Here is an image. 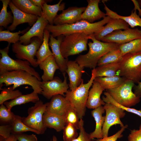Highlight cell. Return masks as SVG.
I'll list each match as a JSON object with an SVG mask.
<instances>
[{
  "label": "cell",
  "mask_w": 141,
  "mask_h": 141,
  "mask_svg": "<svg viewBox=\"0 0 141 141\" xmlns=\"http://www.w3.org/2000/svg\"><path fill=\"white\" fill-rule=\"evenodd\" d=\"M50 34V32L45 29L43 42L37 51L36 56L38 64L48 57L51 55H53L49 49V44Z\"/></svg>",
  "instance_id": "31"
},
{
  "label": "cell",
  "mask_w": 141,
  "mask_h": 141,
  "mask_svg": "<svg viewBox=\"0 0 141 141\" xmlns=\"http://www.w3.org/2000/svg\"><path fill=\"white\" fill-rule=\"evenodd\" d=\"M42 42L38 37H34L27 45L22 44L19 42L13 44L12 50L17 59L27 61L31 65L36 67L38 64L35 57Z\"/></svg>",
  "instance_id": "9"
},
{
  "label": "cell",
  "mask_w": 141,
  "mask_h": 141,
  "mask_svg": "<svg viewBox=\"0 0 141 141\" xmlns=\"http://www.w3.org/2000/svg\"><path fill=\"white\" fill-rule=\"evenodd\" d=\"M48 22L42 15L38 17L37 21L32 27L23 35L20 36L19 42L27 45L31 42L32 38L38 37L43 42L44 30Z\"/></svg>",
  "instance_id": "15"
},
{
  "label": "cell",
  "mask_w": 141,
  "mask_h": 141,
  "mask_svg": "<svg viewBox=\"0 0 141 141\" xmlns=\"http://www.w3.org/2000/svg\"><path fill=\"white\" fill-rule=\"evenodd\" d=\"M66 74V72L62 73L64 79L63 81L58 77H54L50 81H41V94L48 99L51 98L53 96L57 95L65 96L64 94L68 91L69 88Z\"/></svg>",
  "instance_id": "11"
},
{
  "label": "cell",
  "mask_w": 141,
  "mask_h": 141,
  "mask_svg": "<svg viewBox=\"0 0 141 141\" xmlns=\"http://www.w3.org/2000/svg\"><path fill=\"white\" fill-rule=\"evenodd\" d=\"M60 0L56 4L52 5L48 4L47 3L44 4L42 7V16L51 25H53L54 21L57 15L58 11H63L65 8V3L62 2Z\"/></svg>",
  "instance_id": "27"
},
{
  "label": "cell",
  "mask_w": 141,
  "mask_h": 141,
  "mask_svg": "<svg viewBox=\"0 0 141 141\" xmlns=\"http://www.w3.org/2000/svg\"><path fill=\"white\" fill-rule=\"evenodd\" d=\"M127 125H126L121 127L120 129L114 134L102 139H94L96 141H116L118 139L122 138L123 136L122 133L126 128H127Z\"/></svg>",
  "instance_id": "44"
},
{
  "label": "cell",
  "mask_w": 141,
  "mask_h": 141,
  "mask_svg": "<svg viewBox=\"0 0 141 141\" xmlns=\"http://www.w3.org/2000/svg\"><path fill=\"white\" fill-rule=\"evenodd\" d=\"M119 67V62L98 66L95 68L96 77H111L117 75Z\"/></svg>",
  "instance_id": "32"
},
{
  "label": "cell",
  "mask_w": 141,
  "mask_h": 141,
  "mask_svg": "<svg viewBox=\"0 0 141 141\" xmlns=\"http://www.w3.org/2000/svg\"><path fill=\"white\" fill-rule=\"evenodd\" d=\"M115 31L103 38V42L115 43L120 45L133 40L141 38V30L138 28H130Z\"/></svg>",
  "instance_id": "13"
},
{
  "label": "cell",
  "mask_w": 141,
  "mask_h": 141,
  "mask_svg": "<svg viewBox=\"0 0 141 141\" xmlns=\"http://www.w3.org/2000/svg\"><path fill=\"white\" fill-rule=\"evenodd\" d=\"M9 124L11 126L12 134L15 135L27 131L33 132L38 134H40L38 131L30 128L25 124L22 122V117L18 115H15L14 120Z\"/></svg>",
  "instance_id": "33"
},
{
  "label": "cell",
  "mask_w": 141,
  "mask_h": 141,
  "mask_svg": "<svg viewBox=\"0 0 141 141\" xmlns=\"http://www.w3.org/2000/svg\"><path fill=\"white\" fill-rule=\"evenodd\" d=\"M134 84L132 80L126 79L118 87L106 90V91L118 103L125 107H130L140 101V98L132 91Z\"/></svg>",
  "instance_id": "8"
},
{
  "label": "cell",
  "mask_w": 141,
  "mask_h": 141,
  "mask_svg": "<svg viewBox=\"0 0 141 141\" xmlns=\"http://www.w3.org/2000/svg\"><path fill=\"white\" fill-rule=\"evenodd\" d=\"M102 2L104 5V9L106 11L107 16H109L112 18L122 19L132 28L136 26H139L141 27V18L137 14L136 10H133L130 15L128 16L120 15L110 9L105 4L104 1H102Z\"/></svg>",
  "instance_id": "26"
},
{
  "label": "cell",
  "mask_w": 141,
  "mask_h": 141,
  "mask_svg": "<svg viewBox=\"0 0 141 141\" xmlns=\"http://www.w3.org/2000/svg\"><path fill=\"white\" fill-rule=\"evenodd\" d=\"M122 55L128 53H134L141 52V38L133 40L128 43L119 45Z\"/></svg>",
  "instance_id": "36"
},
{
  "label": "cell",
  "mask_w": 141,
  "mask_h": 141,
  "mask_svg": "<svg viewBox=\"0 0 141 141\" xmlns=\"http://www.w3.org/2000/svg\"><path fill=\"white\" fill-rule=\"evenodd\" d=\"M126 79L118 75L111 77H96L94 81L98 83L105 90L116 88Z\"/></svg>",
  "instance_id": "30"
},
{
  "label": "cell",
  "mask_w": 141,
  "mask_h": 141,
  "mask_svg": "<svg viewBox=\"0 0 141 141\" xmlns=\"http://www.w3.org/2000/svg\"><path fill=\"white\" fill-rule=\"evenodd\" d=\"M15 115L11 111L9 110L4 105H1L0 106V121L1 123L9 124L14 120Z\"/></svg>",
  "instance_id": "42"
},
{
  "label": "cell",
  "mask_w": 141,
  "mask_h": 141,
  "mask_svg": "<svg viewBox=\"0 0 141 141\" xmlns=\"http://www.w3.org/2000/svg\"><path fill=\"white\" fill-rule=\"evenodd\" d=\"M134 87L135 94L138 97L141 98V81L139 82L137 85H135Z\"/></svg>",
  "instance_id": "49"
},
{
  "label": "cell",
  "mask_w": 141,
  "mask_h": 141,
  "mask_svg": "<svg viewBox=\"0 0 141 141\" xmlns=\"http://www.w3.org/2000/svg\"><path fill=\"white\" fill-rule=\"evenodd\" d=\"M40 69L43 71L41 79L43 81H46L53 79L56 70L59 69L53 55L48 57L38 64Z\"/></svg>",
  "instance_id": "23"
},
{
  "label": "cell",
  "mask_w": 141,
  "mask_h": 141,
  "mask_svg": "<svg viewBox=\"0 0 141 141\" xmlns=\"http://www.w3.org/2000/svg\"><path fill=\"white\" fill-rule=\"evenodd\" d=\"M0 94V104H3L7 101L15 99L22 95V93L18 90H14L12 86L2 89Z\"/></svg>",
  "instance_id": "38"
},
{
  "label": "cell",
  "mask_w": 141,
  "mask_h": 141,
  "mask_svg": "<svg viewBox=\"0 0 141 141\" xmlns=\"http://www.w3.org/2000/svg\"><path fill=\"white\" fill-rule=\"evenodd\" d=\"M38 94L33 91L32 92L26 95H23L18 97L15 99L9 101H6L4 105L10 111L12 107L16 105L25 104L29 102L35 103L39 101Z\"/></svg>",
  "instance_id": "29"
},
{
  "label": "cell",
  "mask_w": 141,
  "mask_h": 141,
  "mask_svg": "<svg viewBox=\"0 0 141 141\" xmlns=\"http://www.w3.org/2000/svg\"><path fill=\"white\" fill-rule=\"evenodd\" d=\"M95 68L92 70L91 76L88 82L84 83L83 79L80 85L72 90H68L65 97L77 111L80 119L84 116L89 89L96 77Z\"/></svg>",
  "instance_id": "3"
},
{
  "label": "cell",
  "mask_w": 141,
  "mask_h": 141,
  "mask_svg": "<svg viewBox=\"0 0 141 141\" xmlns=\"http://www.w3.org/2000/svg\"><path fill=\"white\" fill-rule=\"evenodd\" d=\"M18 141H37L36 136L34 134L28 135L24 133L14 135Z\"/></svg>",
  "instance_id": "46"
},
{
  "label": "cell",
  "mask_w": 141,
  "mask_h": 141,
  "mask_svg": "<svg viewBox=\"0 0 141 141\" xmlns=\"http://www.w3.org/2000/svg\"><path fill=\"white\" fill-rule=\"evenodd\" d=\"M89 39L92 42L88 43L89 51L86 54L78 56L75 61L80 66L90 69H95L99 59L108 52L118 48L119 45L115 43H106L97 40L93 34L90 35Z\"/></svg>",
  "instance_id": "2"
},
{
  "label": "cell",
  "mask_w": 141,
  "mask_h": 141,
  "mask_svg": "<svg viewBox=\"0 0 141 141\" xmlns=\"http://www.w3.org/2000/svg\"><path fill=\"white\" fill-rule=\"evenodd\" d=\"M51 141H57V139L56 137L54 135L53 136L52 140Z\"/></svg>",
  "instance_id": "52"
},
{
  "label": "cell",
  "mask_w": 141,
  "mask_h": 141,
  "mask_svg": "<svg viewBox=\"0 0 141 141\" xmlns=\"http://www.w3.org/2000/svg\"><path fill=\"white\" fill-rule=\"evenodd\" d=\"M140 7L141 8V0H137Z\"/></svg>",
  "instance_id": "53"
},
{
  "label": "cell",
  "mask_w": 141,
  "mask_h": 141,
  "mask_svg": "<svg viewBox=\"0 0 141 141\" xmlns=\"http://www.w3.org/2000/svg\"><path fill=\"white\" fill-rule=\"evenodd\" d=\"M129 26L122 19L111 18L99 32L93 35L97 40L101 41L105 36L113 32L118 30L126 29L129 28Z\"/></svg>",
  "instance_id": "22"
},
{
  "label": "cell",
  "mask_w": 141,
  "mask_h": 141,
  "mask_svg": "<svg viewBox=\"0 0 141 141\" xmlns=\"http://www.w3.org/2000/svg\"><path fill=\"white\" fill-rule=\"evenodd\" d=\"M48 102L44 103L41 100L28 108V115L22 117V121L26 125L39 132L40 134L45 132L46 128L43 122V116L46 111Z\"/></svg>",
  "instance_id": "10"
},
{
  "label": "cell",
  "mask_w": 141,
  "mask_h": 141,
  "mask_svg": "<svg viewBox=\"0 0 141 141\" xmlns=\"http://www.w3.org/2000/svg\"><path fill=\"white\" fill-rule=\"evenodd\" d=\"M90 35L84 33H74L64 36L60 45L61 54L65 58L87 50Z\"/></svg>",
  "instance_id": "7"
},
{
  "label": "cell",
  "mask_w": 141,
  "mask_h": 141,
  "mask_svg": "<svg viewBox=\"0 0 141 141\" xmlns=\"http://www.w3.org/2000/svg\"><path fill=\"white\" fill-rule=\"evenodd\" d=\"M87 1L88 5L82 14V20L93 23L95 21L106 16L105 13L101 11L99 8L100 0H87Z\"/></svg>",
  "instance_id": "20"
},
{
  "label": "cell",
  "mask_w": 141,
  "mask_h": 141,
  "mask_svg": "<svg viewBox=\"0 0 141 141\" xmlns=\"http://www.w3.org/2000/svg\"><path fill=\"white\" fill-rule=\"evenodd\" d=\"M8 5L13 16V23L7 27L10 31L14 30L18 25L24 23H28L33 25L37 20L39 16L25 13L18 8L11 1Z\"/></svg>",
  "instance_id": "16"
},
{
  "label": "cell",
  "mask_w": 141,
  "mask_h": 141,
  "mask_svg": "<svg viewBox=\"0 0 141 141\" xmlns=\"http://www.w3.org/2000/svg\"><path fill=\"white\" fill-rule=\"evenodd\" d=\"M41 82L36 77L23 70L8 72L0 75V90L3 84L6 86L12 85L14 90L21 85H28L33 91L41 94Z\"/></svg>",
  "instance_id": "4"
},
{
  "label": "cell",
  "mask_w": 141,
  "mask_h": 141,
  "mask_svg": "<svg viewBox=\"0 0 141 141\" xmlns=\"http://www.w3.org/2000/svg\"><path fill=\"white\" fill-rule=\"evenodd\" d=\"M105 89L98 82L94 80L92 87L89 90L86 107L90 109H95L105 103L101 98V95Z\"/></svg>",
  "instance_id": "21"
},
{
  "label": "cell",
  "mask_w": 141,
  "mask_h": 141,
  "mask_svg": "<svg viewBox=\"0 0 141 141\" xmlns=\"http://www.w3.org/2000/svg\"><path fill=\"white\" fill-rule=\"evenodd\" d=\"M31 2L34 5L42 8L44 4L51 1V0H30Z\"/></svg>",
  "instance_id": "48"
},
{
  "label": "cell",
  "mask_w": 141,
  "mask_h": 141,
  "mask_svg": "<svg viewBox=\"0 0 141 141\" xmlns=\"http://www.w3.org/2000/svg\"><path fill=\"white\" fill-rule=\"evenodd\" d=\"M123 56L119 48L111 51L103 56L98 61V66L108 64L119 62Z\"/></svg>",
  "instance_id": "34"
},
{
  "label": "cell",
  "mask_w": 141,
  "mask_h": 141,
  "mask_svg": "<svg viewBox=\"0 0 141 141\" xmlns=\"http://www.w3.org/2000/svg\"><path fill=\"white\" fill-rule=\"evenodd\" d=\"M10 44L0 50V75L8 72L23 70L28 72L41 81V77L35 69L31 66L27 61L17 59L15 60L8 55Z\"/></svg>",
  "instance_id": "6"
},
{
  "label": "cell",
  "mask_w": 141,
  "mask_h": 141,
  "mask_svg": "<svg viewBox=\"0 0 141 141\" xmlns=\"http://www.w3.org/2000/svg\"><path fill=\"white\" fill-rule=\"evenodd\" d=\"M105 96H103L102 99L106 103H110L119 107L124 111L136 115L141 118V110H138L130 107H125L120 104L116 102L107 92L104 93Z\"/></svg>",
  "instance_id": "40"
},
{
  "label": "cell",
  "mask_w": 141,
  "mask_h": 141,
  "mask_svg": "<svg viewBox=\"0 0 141 141\" xmlns=\"http://www.w3.org/2000/svg\"><path fill=\"white\" fill-rule=\"evenodd\" d=\"M2 3V7L0 13V26L6 28L10 24H12L13 16L11 11H7V7L10 0H1Z\"/></svg>",
  "instance_id": "35"
},
{
  "label": "cell",
  "mask_w": 141,
  "mask_h": 141,
  "mask_svg": "<svg viewBox=\"0 0 141 141\" xmlns=\"http://www.w3.org/2000/svg\"><path fill=\"white\" fill-rule=\"evenodd\" d=\"M27 30V29L18 32H13L8 30L0 31V41H6L8 44H13L19 42L20 36L19 34L24 33Z\"/></svg>",
  "instance_id": "37"
},
{
  "label": "cell",
  "mask_w": 141,
  "mask_h": 141,
  "mask_svg": "<svg viewBox=\"0 0 141 141\" xmlns=\"http://www.w3.org/2000/svg\"><path fill=\"white\" fill-rule=\"evenodd\" d=\"M111 19L109 16H106L102 20L93 23L82 20L71 24L54 25L49 24L45 29L51 33L54 38L60 35L65 36L74 33H84L91 35L99 32Z\"/></svg>",
  "instance_id": "1"
},
{
  "label": "cell",
  "mask_w": 141,
  "mask_h": 141,
  "mask_svg": "<svg viewBox=\"0 0 141 141\" xmlns=\"http://www.w3.org/2000/svg\"><path fill=\"white\" fill-rule=\"evenodd\" d=\"M0 141H17V139L14 134H11L8 138L5 139L0 136Z\"/></svg>",
  "instance_id": "51"
},
{
  "label": "cell",
  "mask_w": 141,
  "mask_h": 141,
  "mask_svg": "<svg viewBox=\"0 0 141 141\" xmlns=\"http://www.w3.org/2000/svg\"><path fill=\"white\" fill-rule=\"evenodd\" d=\"M70 104L65 97L60 95L53 96L48 102L46 111L64 116Z\"/></svg>",
  "instance_id": "19"
},
{
  "label": "cell",
  "mask_w": 141,
  "mask_h": 141,
  "mask_svg": "<svg viewBox=\"0 0 141 141\" xmlns=\"http://www.w3.org/2000/svg\"><path fill=\"white\" fill-rule=\"evenodd\" d=\"M64 36L60 35L57 37V39L50 34L49 44L51 49L55 60L59 67V69L63 73L65 72L68 58H65L63 56L61 51L60 45Z\"/></svg>",
  "instance_id": "18"
},
{
  "label": "cell",
  "mask_w": 141,
  "mask_h": 141,
  "mask_svg": "<svg viewBox=\"0 0 141 141\" xmlns=\"http://www.w3.org/2000/svg\"><path fill=\"white\" fill-rule=\"evenodd\" d=\"M66 124H71L79 129L80 119L78 114L71 104L69 105L64 116Z\"/></svg>",
  "instance_id": "39"
},
{
  "label": "cell",
  "mask_w": 141,
  "mask_h": 141,
  "mask_svg": "<svg viewBox=\"0 0 141 141\" xmlns=\"http://www.w3.org/2000/svg\"><path fill=\"white\" fill-rule=\"evenodd\" d=\"M132 1L133 2L134 5V8L133 9V10H137L138 11L139 15L141 16V9L137 0H132Z\"/></svg>",
  "instance_id": "50"
},
{
  "label": "cell",
  "mask_w": 141,
  "mask_h": 141,
  "mask_svg": "<svg viewBox=\"0 0 141 141\" xmlns=\"http://www.w3.org/2000/svg\"><path fill=\"white\" fill-rule=\"evenodd\" d=\"M103 107L106 115L102 127L103 138L108 136L109 129L111 126L116 124L120 125L121 127L124 126L120 119L125 115L124 110L111 104L106 103Z\"/></svg>",
  "instance_id": "12"
},
{
  "label": "cell",
  "mask_w": 141,
  "mask_h": 141,
  "mask_svg": "<svg viewBox=\"0 0 141 141\" xmlns=\"http://www.w3.org/2000/svg\"><path fill=\"white\" fill-rule=\"evenodd\" d=\"M118 75L138 84L141 79V52L128 53L124 55L119 62Z\"/></svg>",
  "instance_id": "5"
},
{
  "label": "cell",
  "mask_w": 141,
  "mask_h": 141,
  "mask_svg": "<svg viewBox=\"0 0 141 141\" xmlns=\"http://www.w3.org/2000/svg\"><path fill=\"white\" fill-rule=\"evenodd\" d=\"M86 7H72L63 10L61 13L56 17L54 24L55 25L71 24L81 20L82 14Z\"/></svg>",
  "instance_id": "14"
},
{
  "label": "cell",
  "mask_w": 141,
  "mask_h": 141,
  "mask_svg": "<svg viewBox=\"0 0 141 141\" xmlns=\"http://www.w3.org/2000/svg\"><path fill=\"white\" fill-rule=\"evenodd\" d=\"M11 1L18 8L25 13L39 17L42 16V8L34 5L30 0H12Z\"/></svg>",
  "instance_id": "28"
},
{
  "label": "cell",
  "mask_w": 141,
  "mask_h": 141,
  "mask_svg": "<svg viewBox=\"0 0 141 141\" xmlns=\"http://www.w3.org/2000/svg\"><path fill=\"white\" fill-rule=\"evenodd\" d=\"M79 127L80 131L79 136L72 141H96L94 139H90L89 134L85 131L84 127V121L82 118L80 119Z\"/></svg>",
  "instance_id": "43"
},
{
  "label": "cell",
  "mask_w": 141,
  "mask_h": 141,
  "mask_svg": "<svg viewBox=\"0 0 141 141\" xmlns=\"http://www.w3.org/2000/svg\"><path fill=\"white\" fill-rule=\"evenodd\" d=\"M128 139V141H141V124L138 129L131 130Z\"/></svg>",
  "instance_id": "45"
},
{
  "label": "cell",
  "mask_w": 141,
  "mask_h": 141,
  "mask_svg": "<svg viewBox=\"0 0 141 141\" xmlns=\"http://www.w3.org/2000/svg\"><path fill=\"white\" fill-rule=\"evenodd\" d=\"M77 129L71 124H67L63 130V141H72L77 138L79 135Z\"/></svg>",
  "instance_id": "41"
},
{
  "label": "cell",
  "mask_w": 141,
  "mask_h": 141,
  "mask_svg": "<svg viewBox=\"0 0 141 141\" xmlns=\"http://www.w3.org/2000/svg\"><path fill=\"white\" fill-rule=\"evenodd\" d=\"M11 134V128L10 124L0 126V136L6 139L9 137Z\"/></svg>",
  "instance_id": "47"
},
{
  "label": "cell",
  "mask_w": 141,
  "mask_h": 141,
  "mask_svg": "<svg viewBox=\"0 0 141 141\" xmlns=\"http://www.w3.org/2000/svg\"><path fill=\"white\" fill-rule=\"evenodd\" d=\"M65 72L68 76L69 90H72L79 86L83 79L81 77L85 72L84 67L80 65L75 61L68 60Z\"/></svg>",
  "instance_id": "17"
},
{
  "label": "cell",
  "mask_w": 141,
  "mask_h": 141,
  "mask_svg": "<svg viewBox=\"0 0 141 141\" xmlns=\"http://www.w3.org/2000/svg\"><path fill=\"white\" fill-rule=\"evenodd\" d=\"M105 111L103 106H101L93 109L91 111V115L95 121L96 126L94 131L89 134L90 139H93L96 138L100 139L103 138L102 127L105 116L102 115Z\"/></svg>",
  "instance_id": "24"
},
{
  "label": "cell",
  "mask_w": 141,
  "mask_h": 141,
  "mask_svg": "<svg viewBox=\"0 0 141 141\" xmlns=\"http://www.w3.org/2000/svg\"><path fill=\"white\" fill-rule=\"evenodd\" d=\"M43 122L46 128H53L58 132L63 130L66 124L64 116L46 111L43 116Z\"/></svg>",
  "instance_id": "25"
}]
</instances>
